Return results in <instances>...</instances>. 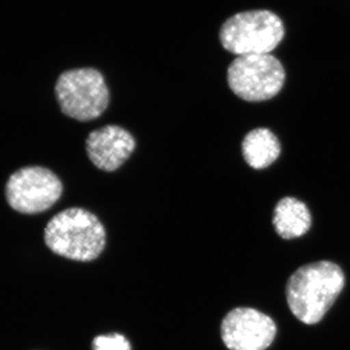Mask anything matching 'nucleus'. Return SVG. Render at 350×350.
<instances>
[{
  "instance_id": "obj_1",
  "label": "nucleus",
  "mask_w": 350,
  "mask_h": 350,
  "mask_svg": "<svg viewBox=\"0 0 350 350\" xmlns=\"http://www.w3.org/2000/svg\"><path fill=\"white\" fill-rule=\"evenodd\" d=\"M345 286L338 265L320 261L305 265L290 276L286 298L290 310L308 325L319 323Z\"/></svg>"
},
{
  "instance_id": "obj_2",
  "label": "nucleus",
  "mask_w": 350,
  "mask_h": 350,
  "mask_svg": "<svg viewBox=\"0 0 350 350\" xmlns=\"http://www.w3.org/2000/svg\"><path fill=\"white\" fill-rule=\"evenodd\" d=\"M55 254L73 261L96 259L107 244V232L100 219L86 209L68 208L51 219L44 234Z\"/></svg>"
},
{
  "instance_id": "obj_3",
  "label": "nucleus",
  "mask_w": 350,
  "mask_h": 350,
  "mask_svg": "<svg viewBox=\"0 0 350 350\" xmlns=\"http://www.w3.org/2000/svg\"><path fill=\"white\" fill-rule=\"evenodd\" d=\"M284 36L282 18L267 9L234 14L219 31L223 48L238 57L271 54Z\"/></svg>"
},
{
  "instance_id": "obj_4",
  "label": "nucleus",
  "mask_w": 350,
  "mask_h": 350,
  "mask_svg": "<svg viewBox=\"0 0 350 350\" xmlns=\"http://www.w3.org/2000/svg\"><path fill=\"white\" fill-rule=\"evenodd\" d=\"M55 92L64 114L80 122L98 118L109 105L105 77L94 68L66 71L57 79Z\"/></svg>"
},
{
  "instance_id": "obj_5",
  "label": "nucleus",
  "mask_w": 350,
  "mask_h": 350,
  "mask_svg": "<svg viewBox=\"0 0 350 350\" xmlns=\"http://www.w3.org/2000/svg\"><path fill=\"white\" fill-rule=\"evenodd\" d=\"M285 78L282 64L271 54L237 57L227 71L232 93L250 103L275 98L282 91Z\"/></svg>"
},
{
  "instance_id": "obj_6",
  "label": "nucleus",
  "mask_w": 350,
  "mask_h": 350,
  "mask_svg": "<svg viewBox=\"0 0 350 350\" xmlns=\"http://www.w3.org/2000/svg\"><path fill=\"white\" fill-rule=\"evenodd\" d=\"M63 194V184L54 172L42 167H27L11 175L6 198L14 211L36 214L48 211Z\"/></svg>"
},
{
  "instance_id": "obj_7",
  "label": "nucleus",
  "mask_w": 350,
  "mask_h": 350,
  "mask_svg": "<svg viewBox=\"0 0 350 350\" xmlns=\"http://www.w3.org/2000/svg\"><path fill=\"white\" fill-rule=\"evenodd\" d=\"M275 335L273 320L253 308H234L221 324V338L230 350H265Z\"/></svg>"
},
{
  "instance_id": "obj_8",
  "label": "nucleus",
  "mask_w": 350,
  "mask_h": 350,
  "mask_svg": "<svg viewBox=\"0 0 350 350\" xmlns=\"http://www.w3.org/2000/svg\"><path fill=\"white\" fill-rule=\"evenodd\" d=\"M135 140L125 129L108 125L92 131L86 139V151L91 162L103 172H115L130 158Z\"/></svg>"
},
{
  "instance_id": "obj_9",
  "label": "nucleus",
  "mask_w": 350,
  "mask_h": 350,
  "mask_svg": "<svg viewBox=\"0 0 350 350\" xmlns=\"http://www.w3.org/2000/svg\"><path fill=\"white\" fill-rule=\"evenodd\" d=\"M273 223L275 232L282 239L300 238L312 227V214L305 202L296 198L285 197L275 207Z\"/></svg>"
},
{
  "instance_id": "obj_10",
  "label": "nucleus",
  "mask_w": 350,
  "mask_h": 350,
  "mask_svg": "<svg viewBox=\"0 0 350 350\" xmlns=\"http://www.w3.org/2000/svg\"><path fill=\"white\" fill-rule=\"evenodd\" d=\"M244 160L252 169L262 170L275 162L282 153L280 140L273 131L258 128L250 131L241 144Z\"/></svg>"
},
{
  "instance_id": "obj_11",
  "label": "nucleus",
  "mask_w": 350,
  "mask_h": 350,
  "mask_svg": "<svg viewBox=\"0 0 350 350\" xmlns=\"http://www.w3.org/2000/svg\"><path fill=\"white\" fill-rule=\"evenodd\" d=\"M93 350H131V345L121 334H107L94 338Z\"/></svg>"
}]
</instances>
